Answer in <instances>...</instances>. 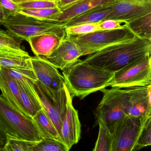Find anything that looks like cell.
<instances>
[{"label": "cell", "instance_id": "23", "mask_svg": "<svg viewBox=\"0 0 151 151\" xmlns=\"http://www.w3.org/2000/svg\"><path fill=\"white\" fill-rule=\"evenodd\" d=\"M0 66L8 68H32L29 55L1 51H0Z\"/></svg>", "mask_w": 151, "mask_h": 151}, {"label": "cell", "instance_id": "30", "mask_svg": "<svg viewBox=\"0 0 151 151\" xmlns=\"http://www.w3.org/2000/svg\"><path fill=\"white\" fill-rule=\"evenodd\" d=\"M151 145V116L144 123L139 135L134 151L140 150Z\"/></svg>", "mask_w": 151, "mask_h": 151}, {"label": "cell", "instance_id": "6", "mask_svg": "<svg viewBox=\"0 0 151 151\" xmlns=\"http://www.w3.org/2000/svg\"><path fill=\"white\" fill-rule=\"evenodd\" d=\"M68 36L78 47L82 56L92 54L111 45L131 40L136 37L125 25L117 29L99 30L85 35Z\"/></svg>", "mask_w": 151, "mask_h": 151}, {"label": "cell", "instance_id": "12", "mask_svg": "<svg viewBox=\"0 0 151 151\" xmlns=\"http://www.w3.org/2000/svg\"><path fill=\"white\" fill-rule=\"evenodd\" d=\"M125 90L128 95L127 115L138 118L151 116V84Z\"/></svg>", "mask_w": 151, "mask_h": 151}, {"label": "cell", "instance_id": "18", "mask_svg": "<svg viewBox=\"0 0 151 151\" xmlns=\"http://www.w3.org/2000/svg\"><path fill=\"white\" fill-rule=\"evenodd\" d=\"M16 81L20 90V96L24 107L27 114L32 118L38 111L42 108L35 93L34 85Z\"/></svg>", "mask_w": 151, "mask_h": 151}, {"label": "cell", "instance_id": "4", "mask_svg": "<svg viewBox=\"0 0 151 151\" xmlns=\"http://www.w3.org/2000/svg\"><path fill=\"white\" fill-rule=\"evenodd\" d=\"M2 25L10 32L26 41L30 37L46 33L66 36L62 23L41 20L19 13L8 17Z\"/></svg>", "mask_w": 151, "mask_h": 151}, {"label": "cell", "instance_id": "38", "mask_svg": "<svg viewBox=\"0 0 151 151\" xmlns=\"http://www.w3.org/2000/svg\"><path fill=\"white\" fill-rule=\"evenodd\" d=\"M1 69V67L0 66V70Z\"/></svg>", "mask_w": 151, "mask_h": 151}, {"label": "cell", "instance_id": "32", "mask_svg": "<svg viewBox=\"0 0 151 151\" xmlns=\"http://www.w3.org/2000/svg\"><path fill=\"white\" fill-rule=\"evenodd\" d=\"M0 5L2 7L6 17L17 14L20 9L17 3L12 0H0Z\"/></svg>", "mask_w": 151, "mask_h": 151}, {"label": "cell", "instance_id": "20", "mask_svg": "<svg viewBox=\"0 0 151 151\" xmlns=\"http://www.w3.org/2000/svg\"><path fill=\"white\" fill-rule=\"evenodd\" d=\"M23 40L9 31L0 29V51L29 55L22 46Z\"/></svg>", "mask_w": 151, "mask_h": 151}, {"label": "cell", "instance_id": "11", "mask_svg": "<svg viewBox=\"0 0 151 151\" xmlns=\"http://www.w3.org/2000/svg\"><path fill=\"white\" fill-rule=\"evenodd\" d=\"M65 88L67 97V109L61 128L60 137L62 141L69 151L72 146L78 143L80 139L81 125L78 112L75 109L72 103L73 98L65 84Z\"/></svg>", "mask_w": 151, "mask_h": 151}, {"label": "cell", "instance_id": "26", "mask_svg": "<svg viewBox=\"0 0 151 151\" xmlns=\"http://www.w3.org/2000/svg\"><path fill=\"white\" fill-rule=\"evenodd\" d=\"M1 68L16 81H19L29 85H34V83L37 80L32 68Z\"/></svg>", "mask_w": 151, "mask_h": 151}, {"label": "cell", "instance_id": "36", "mask_svg": "<svg viewBox=\"0 0 151 151\" xmlns=\"http://www.w3.org/2000/svg\"><path fill=\"white\" fill-rule=\"evenodd\" d=\"M6 18V14H5L2 7L0 5V25L1 24L2 25Z\"/></svg>", "mask_w": 151, "mask_h": 151}, {"label": "cell", "instance_id": "1", "mask_svg": "<svg viewBox=\"0 0 151 151\" xmlns=\"http://www.w3.org/2000/svg\"><path fill=\"white\" fill-rule=\"evenodd\" d=\"M151 40L136 37L89 55L84 60L89 64L114 72L134 61L151 54Z\"/></svg>", "mask_w": 151, "mask_h": 151}, {"label": "cell", "instance_id": "14", "mask_svg": "<svg viewBox=\"0 0 151 151\" xmlns=\"http://www.w3.org/2000/svg\"><path fill=\"white\" fill-rule=\"evenodd\" d=\"M81 56L82 53L78 47L66 35L57 49L45 58L63 70L76 63Z\"/></svg>", "mask_w": 151, "mask_h": 151}, {"label": "cell", "instance_id": "22", "mask_svg": "<svg viewBox=\"0 0 151 151\" xmlns=\"http://www.w3.org/2000/svg\"><path fill=\"white\" fill-rule=\"evenodd\" d=\"M32 119L37 124L43 139L50 138L62 141L56 128L43 108L38 111Z\"/></svg>", "mask_w": 151, "mask_h": 151}, {"label": "cell", "instance_id": "34", "mask_svg": "<svg viewBox=\"0 0 151 151\" xmlns=\"http://www.w3.org/2000/svg\"><path fill=\"white\" fill-rule=\"evenodd\" d=\"M83 0H57V6L62 11L79 3Z\"/></svg>", "mask_w": 151, "mask_h": 151}, {"label": "cell", "instance_id": "24", "mask_svg": "<svg viewBox=\"0 0 151 151\" xmlns=\"http://www.w3.org/2000/svg\"><path fill=\"white\" fill-rule=\"evenodd\" d=\"M99 125V132L93 151H112L113 135L106 124L101 119H97Z\"/></svg>", "mask_w": 151, "mask_h": 151}, {"label": "cell", "instance_id": "13", "mask_svg": "<svg viewBox=\"0 0 151 151\" xmlns=\"http://www.w3.org/2000/svg\"><path fill=\"white\" fill-rule=\"evenodd\" d=\"M30 60L32 70L38 81L54 90L64 88V77L53 64L42 56L30 57Z\"/></svg>", "mask_w": 151, "mask_h": 151}, {"label": "cell", "instance_id": "19", "mask_svg": "<svg viewBox=\"0 0 151 151\" xmlns=\"http://www.w3.org/2000/svg\"><path fill=\"white\" fill-rule=\"evenodd\" d=\"M114 0H83L76 5L62 11L56 22L64 23L85 12L101 5L110 3Z\"/></svg>", "mask_w": 151, "mask_h": 151}, {"label": "cell", "instance_id": "16", "mask_svg": "<svg viewBox=\"0 0 151 151\" xmlns=\"http://www.w3.org/2000/svg\"><path fill=\"white\" fill-rule=\"evenodd\" d=\"M0 90H1L2 97L10 104L22 113L29 115L21 100L17 82L1 68L0 70Z\"/></svg>", "mask_w": 151, "mask_h": 151}, {"label": "cell", "instance_id": "31", "mask_svg": "<svg viewBox=\"0 0 151 151\" xmlns=\"http://www.w3.org/2000/svg\"><path fill=\"white\" fill-rule=\"evenodd\" d=\"M20 9H39L53 8L57 7V1L48 0H38L34 1H27L17 3Z\"/></svg>", "mask_w": 151, "mask_h": 151}, {"label": "cell", "instance_id": "2", "mask_svg": "<svg viewBox=\"0 0 151 151\" xmlns=\"http://www.w3.org/2000/svg\"><path fill=\"white\" fill-rule=\"evenodd\" d=\"M62 71L65 85L70 95L81 99L109 86L114 75V72L93 66L79 59Z\"/></svg>", "mask_w": 151, "mask_h": 151}, {"label": "cell", "instance_id": "17", "mask_svg": "<svg viewBox=\"0 0 151 151\" xmlns=\"http://www.w3.org/2000/svg\"><path fill=\"white\" fill-rule=\"evenodd\" d=\"M112 2L94 8L65 22L62 23L63 24L66 28L81 24L101 22L105 20L110 14Z\"/></svg>", "mask_w": 151, "mask_h": 151}, {"label": "cell", "instance_id": "5", "mask_svg": "<svg viewBox=\"0 0 151 151\" xmlns=\"http://www.w3.org/2000/svg\"><path fill=\"white\" fill-rule=\"evenodd\" d=\"M103 97L96 110V118L106 124L111 134L126 114L128 95L125 89L112 87L101 89Z\"/></svg>", "mask_w": 151, "mask_h": 151}, {"label": "cell", "instance_id": "8", "mask_svg": "<svg viewBox=\"0 0 151 151\" xmlns=\"http://www.w3.org/2000/svg\"><path fill=\"white\" fill-rule=\"evenodd\" d=\"M34 89L42 108L49 116L60 135L63 122L66 114L67 97L64 88L56 90L44 85L37 80Z\"/></svg>", "mask_w": 151, "mask_h": 151}, {"label": "cell", "instance_id": "9", "mask_svg": "<svg viewBox=\"0 0 151 151\" xmlns=\"http://www.w3.org/2000/svg\"><path fill=\"white\" fill-rule=\"evenodd\" d=\"M148 116L138 118L127 115L112 134V151H134L140 130Z\"/></svg>", "mask_w": 151, "mask_h": 151}, {"label": "cell", "instance_id": "27", "mask_svg": "<svg viewBox=\"0 0 151 151\" xmlns=\"http://www.w3.org/2000/svg\"><path fill=\"white\" fill-rule=\"evenodd\" d=\"M4 151H32L40 141H32L8 137Z\"/></svg>", "mask_w": 151, "mask_h": 151}, {"label": "cell", "instance_id": "15", "mask_svg": "<svg viewBox=\"0 0 151 151\" xmlns=\"http://www.w3.org/2000/svg\"><path fill=\"white\" fill-rule=\"evenodd\" d=\"M65 37L54 33H46L30 37L27 41L36 56L46 57L57 49Z\"/></svg>", "mask_w": 151, "mask_h": 151}, {"label": "cell", "instance_id": "25", "mask_svg": "<svg viewBox=\"0 0 151 151\" xmlns=\"http://www.w3.org/2000/svg\"><path fill=\"white\" fill-rule=\"evenodd\" d=\"M61 13L60 9L57 7L39 9H20L18 13L41 20L56 22L57 17Z\"/></svg>", "mask_w": 151, "mask_h": 151}, {"label": "cell", "instance_id": "29", "mask_svg": "<svg viewBox=\"0 0 151 151\" xmlns=\"http://www.w3.org/2000/svg\"><path fill=\"white\" fill-rule=\"evenodd\" d=\"M99 30V23L81 24L65 28L66 35L70 36L85 35Z\"/></svg>", "mask_w": 151, "mask_h": 151}, {"label": "cell", "instance_id": "28", "mask_svg": "<svg viewBox=\"0 0 151 151\" xmlns=\"http://www.w3.org/2000/svg\"><path fill=\"white\" fill-rule=\"evenodd\" d=\"M32 151H68L63 142L58 139L45 138L39 141Z\"/></svg>", "mask_w": 151, "mask_h": 151}, {"label": "cell", "instance_id": "10", "mask_svg": "<svg viewBox=\"0 0 151 151\" xmlns=\"http://www.w3.org/2000/svg\"><path fill=\"white\" fill-rule=\"evenodd\" d=\"M151 13V0H114L106 19L121 21L124 24Z\"/></svg>", "mask_w": 151, "mask_h": 151}, {"label": "cell", "instance_id": "21", "mask_svg": "<svg viewBox=\"0 0 151 151\" xmlns=\"http://www.w3.org/2000/svg\"><path fill=\"white\" fill-rule=\"evenodd\" d=\"M124 25L137 37L151 40V13L133 19Z\"/></svg>", "mask_w": 151, "mask_h": 151}, {"label": "cell", "instance_id": "37", "mask_svg": "<svg viewBox=\"0 0 151 151\" xmlns=\"http://www.w3.org/2000/svg\"><path fill=\"white\" fill-rule=\"evenodd\" d=\"M13 1L16 3H21V2H27V1H38V0H12ZM48 1H56L57 0H48Z\"/></svg>", "mask_w": 151, "mask_h": 151}, {"label": "cell", "instance_id": "3", "mask_svg": "<svg viewBox=\"0 0 151 151\" xmlns=\"http://www.w3.org/2000/svg\"><path fill=\"white\" fill-rule=\"evenodd\" d=\"M0 123L8 137L40 141L43 137L32 117L12 106L0 95Z\"/></svg>", "mask_w": 151, "mask_h": 151}, {"label": "cell", "instance_id": "35", "mask_svg": "<svg viewBox=\"0 0 151 151\" xmlns=\"http://www.w3.org/2000/svg\"><path fill=\"white\" fill-rule=\"evenodd\" d=\"M8 139V136L6 132L0 123V151H4Z\"/></svg>", "mask_w": 151, "mask_h": 151}, {"label": "cell", "instance_id": "7", "mask_svg": "<svg viewBox=\"0 0 151 151\" xmlns=\"http://www.w3.org/2000/svg\"><path fill=\"white\" fill-rule=\"evenodd\" d=\"M151 84V54L145 55L114 72L109 86L132 88Z\"/></svg>", "mask_w": 151, "mask_h": 151}, {"label": "cell", "instance_id": "33", "mask_svg": "<svg viewBox=\"0 0 151 151\" xmlns=\"http://www.w3.org/2000/svg\"><path fill=\"white\" fill-rule=\"evenodd\" d=\"M123 23L121 21L112 19H106L99 23L100 30H114L122 29L125 27V25H122Z\"/></svg>", "mask_w": 151, "mask_h": 151}]
</instances>
